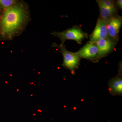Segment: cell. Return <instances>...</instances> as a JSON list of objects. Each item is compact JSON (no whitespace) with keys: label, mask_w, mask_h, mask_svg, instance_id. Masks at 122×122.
<instances>
[{"label":"cell","mask_w":122,"mask_h":122,"mask_svg":"<svg viewBox=\"0 0 122 122\" xmlns=\"http://www.w3.org/2000/svg\"><path fill=\"white\" fill-rule=\"evenodd\" d=\"M16 0H0V10L4 12L18 1Z\"/></svg>","instance_id":"30bf717a"},{"label":"cell","mask_w":122,"mask_h":122,"mask_svg":"<svg viewBox=\"0 0 122 122\" xmlns=\"http://www.w3.org/2000/svg\"><path fill=\"white\" fill-rule=\"evenodd\" d=\"M5 83H7V82H5Z\"/></svg>","instance_id":"d6986e66"},{"label":"cell","mask_w":122,"mask_h":122,"mask_svg":"<svg viewBox=\"0 0 122 122\" xmlns=\"http://www.w3.org/2000/svg\"><path fill=\"white\" fill-rule=\"evenodd\" d=\"M98 1L107 8L117 11V8L115 1L111 0H98Z\"/></svg>","instance_id":"8fae6325"},{"label":"cell","mask_w":122,"mask_h":122,"mask_svg":"<svg viewBox=\"0 0 122 122\" xmlns=\"http://www.w3.org/2000/svg\"><path fill=\"white\" fill-rule=\"evenodd\" d=\"M98 49V61L110 53L114 49L118 42L109 37L100 39L96 42Z\"/></svg>","instance_id":"8992f818"},{"label":"cell","mask_w":122,"mask_h":122,"mask_svg":"<svg viewBox=\"0 0 122 122\" xmlns=\"http://www.w3.org/2000/svg\"><path fill=\"white\" fill-rule=\"evenodd\" d=\"M52 46L59 48L63 56L62 66L63 67L70 71L73 75L75 74V70L78 69L81 58L77 53L72 52L68 51L63 44L58 45L53 43Z\"/></svg>","instance_id":"3957f363"},{"label":"cell","mask_w":122,"mask_h":122,"mask_svg":"<svg viewBox=\"0 0 122 122\" xmlns=\"http://www.w3.org/2000/svg\"><path fill=\"white\" fill-rule=\"evenodd\" d=\"M76 53L81 58L86 59L93 62L98 61V49L96 42L89 41Z\"/></svg>","instance_id":"277c9868"},{"label":"cell","mask_w":122,"mask_h":122,"mask_svg":"<svg viewBox=\"0 0 122 122\" xmlns=\"http://www.w3.org/2000/svg\"><path fill=\"white\" fill-rule=\"evenodd\" d=\"M36 115V114H33V116H35Z\"/></svg>","instance_id":"e0dca14e"},{"label":"cell","mask_w":122,"mask_h":122,"mask_svg":"<svg viewBox=\"0 0 122 122\" xmlns=\"http://www.w3.org/2000/svg\"><path fill=\"white\" fill-rule=\"evenodd\" d=\"M109 89L110 93L113 95L122 96V74L113 78L109 81L108 83Z\"/></svg>","instance_id":"ba28073f"},{"label":"cell","mask_w":122,"mask_h":122,"mask_svg":"<svg viewBox=\"0 0 122 122\" xmlns=\"http://www.w3.org/2000/svg\"><path fill=\"white\" fill-rule=\"evenodd\" d=\"M1 11L0 10V18L1 17Z\"/></svg>","instance_id":"5bb4252c"},{"label":"cell","mask_w":122,"mask_h":122,"mask_svg":"<svg viewBox=\"0 0 122 122\" xmlns=\"http://www.w3.org/2000/svg\"><path fill=\"white\" fill-rule=\"evenodd\" d=\"M30 20L28 5L18 1L3 12L0 18V34L5 39L12 40L22 33Z\"/></svg>","instance_id":"6da1fadb"},{"label":"cell","mask_w":122,"mask_h":122,"mask_svg":"<svg viewBox=\"0 0 122 122\" xmlns=\"http://www.w3.org/2000/svg\"><path fill=\"white\" fill-rule=\"evenodd\" d=\"M98 4L100 11L99 18L107 21L112 17L118 15L117 10H114L107 8L100 3L98 0L96 1Z\"/></svg>","instance_id":"9c48e42d"},{"label":"cell","mask_w":122,"mask_h":122,"mask_svg":"<svg viewBox=\"0 0 122 122\" xmlns=\"http://www.w3.org/2000/svg\"><path fill=\"white\" fill-rule=\"evenodd\" d=\"M107 21L99 17L96 26L90 36V41L96 42L100 39L109 37L107 28Z\"/></svg>","instance_id":"52a82bcc"},{"label":"cell","mask_w":122,"mask_h":122,"mask_svg":"<svg viewBox=\"0 0 122 122\" xmlns=\"http://www.w3.org/2000/svg\"><path fill=\"white\" fill-rule=\"evenodd\" d=\"M31 84H32V85H33V82H32V83H31Z\"/></svg>","instance_id":"ac0fdd59"},{"label":"cell","mask_w":122,"mask_h":122,"mask_svg":"<svg viewBox=\"0 0 122 122\" xmlns=\"http://www.w3.org/2000/svg\"><path fill=\"white\" fill-rule=\"evenodd\" d=\"M33 96V94H32L30 95V97H32Z\"/></svg>","instance_id":"2e32d148"},{"label":"cell","mask_w":122,"mask_h":122,"mask_svg":"<svg viewBox=\"0 0 122 122\" xmlns=\"http://www.w3.org/2000/svg\"><path fill=\"white\" fill-rule=\"evenodd\" d=\"M37 111L38 112H41H41H42L41 110H39V109H38V110H37Z\"/></svg>","instance_id":"4fadbf2b"},{"label":"cell","mask_w":122,"mask_h":122,"mask_svg":"<svg viewBox=\"0 0 122 122\" xmlns=\"http://www.w3.org/2000/svg\"><path fill=\"white\" fill-rule=\"evenodd\" d=\"M116 7L120 9H122V0H117L116 2Z\"/></svg>","instance_id":"7c38bea8"},{"label":"cell","mask_w":122,"mask_h":122,"mask_svg":"<svg viewBox=\"0 0 122 122\" xmlns=\"http://www.w3.org/2000/svg\"><path fill=\"white\" fill-rule=\"evenodd\" d=\"M30 84H31V83H30Z\"/></svg>","instance_id":"ffe728a7"},{"label":"cell","mask_w":122,"mask_h":122,"mask_svg":"<svg viewBox=\"0 0 122 122\" xmlns=\"http://www.w3.org/2000/svg\"><path fill=\"white\" fill-rule=\"evenodd\" d=\"M19 91V89H17L16 90V91L17 92H18V91Z\"/></svg>","instance_id":"9a60e30c"},{"label":"cell","mask_w":122,"mask_h":122,"mask_svg":"<svg viewBox=\"0 0 122 122\" xmlns=\"http://www.w3.org/2000/svg\"><path fill=\"white\" fill-rule=\"evenodd\" d=\"M122 25V17L118 15L114 16L107 21V28L108 37L118 42Z\"/></svg>","instance_id":"5b68a950"},{"label":"cell","mask_w":122,"mask_h":122,"mask_svg":"<svg viewBox=\"0 0 122 122\" xmlns=\"http://www.w3.org/2000/svg\"><path fill=\"white\" fill-rule=\"evenodd\" d=\"M54 36L58 38L63 44L66 40H71L75 41L78 44H82L85 38H88V34L82 30L81 26L76 25L71 28L62 32L54 31L51 33Z\"/></svg>","instance_id":"7a4b0ae2"}]
</instances>
